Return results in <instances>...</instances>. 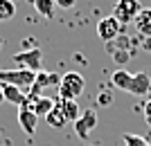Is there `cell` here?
<instances>
[{"label":"cell","mask_w":151,"mask_h":146,"mask_svg":"<svg viewBox=\"0 0 151 146\" xmlns=\"http://www.w3.org/2000/svg\"><path fill=\"white\" fill-rule=\"evenodd\" d=\"M83 90H86V79L79 72H65L61 76V83H59V99L75 101L77 97L83 95Z\"/></svg>","instance_id":"obj_1"},{"label":"cell","mask_w":151,"mask_h":146,"mask_svg":"<svg viewBox=\"0 0 151 146\" xmlns=\"http://www.w3.org/2000/svg\"><path fill=\"white\" fill-rule=\"evenodd\" d=\"M34 81H36V72H32V70H20V68L0 70V83L16 85V88H20L23 92L34 88Z\"/></svg>","instance_id":"obj_2"},{"label":"cell","mask_w":151,"mask_h":146,"mask_svg":"<svg viewBox=\"0 0 151 146\" xmlns=\"http://www.w3.org/2000/svg\"><path fill=\"white\" fill-rule=\"evenodd\" d=\"M12 61L18 65L20 70H32V72H41L43 65V52L41 47H32V50H23L18 54H14Z\"/></svg>","instance_id":"obj_3"},{"label":"cell","mask_w":151,"mask_h":146,"mask_svg":"<svg viewBox=\"0 0 151 146\" xmlns=\"http://www.w3.org/2000/svg\"><path fill=\"white\" fill-rule=\"evenodd\" d=\"M140 11H142V5L138 0H117L115 9H113V16L120 20L122 25H126V23H133Z\"/></svg>","instance_id":"obj_4"},{"label":"cell","mask_w":151,"mask_h":146,"mask_svg":"<svg viewBox=\"0 0 151 146\" xmlns=\"http://www.w3.org/2000/svg\"><path fill=\"white\" fill-rule=\"evenodd\" d=\"M122 34V23L115 16H106L97 23V36L104 41V43H113L115 38Z\"/></svg>","instance_id":"obj_5"},{"label":"cell","mask_w":151,"mask_h":146,"mask_svg":"<svg viewBox=\"0 0 151 146\" xmlns=\"http://www.w3.org/2000/svg\"><path fill=\"white\" fill-rule=\"evenodd\" d=\"M95 126H97V113H95L93 108L83 110V113L79 115V119L75 121V133H77V137H88V135L95 130Z\"/></svg>","instance_id":"obj_6"},{"label":"cell","mask_w":151,"mask_h":146,"mask_svg":"<svg viewBox=\"0 0 151 146\" xmlns=\"http://www.w3.org/2000/svg\"><path fill=\"white\" fill-rule=\"evenodd\" d=\"M27 101H29V108L34 110L38 119H45L47 113H50L54 106H57V99H52V97H38V95H27Z\"/></svg>","instance_id":"obj_7"},{"label":"cell","mask_w":151,"mask_h":146,"mask_svg":"<svg viewBox=\"0 0 151 146\" xmlns=\"http://www.w3.org/2000/svg\"><path fill=\"white\" fill-rule=\"evenodd\" d=\"M61 83V74H57V72H36V81H34V88L29 90L32 95H38L43 88H50V85H57Z\"/></svg>","instance_id":"obj_8"},{"label":"cell","mask_w":151,"mask_h":146,"mask_svg":"<svg viewBox=\"0 0 151 146\" xmlns=\"http://www.w3.org/2000/svg\"><path fill=\"white\" fill-rule=\"evenodd\" d=\"M18 124H20V128H23V133H25L27 137H32V135L36 133L38 117L34 115L32 108H18Z\"/></svg>","instance_id":"obj_9"},{"label":"cell","mask_w":151,"mask_h":146,"mask_svg":"<svg viewBox=\"0 0 151 146\" xmlns=\"http://www.w3.org/2000/svg\"><path fill=\"white\" fill-rule=\"evenodd\" d=\"M2 90H5V101L14 103L18 108H29V101H27V95L16 85H9V83H2Z\"/></svg>","instance_id":"obj_10"},{"label":"cell","mask_w":151,"mask_h":146,"mask_svg":"<svg viewBox=\"0 0 151 146\" xmlns=\"http://www.w3.org/2000/svg\"><path fill=\"white\" fill-rule=\"evenodd\" d=\"M149 90H151V76L147 74V72H138V74H133L131 85H129V92H131V95L145 97Z\"/></svg>","instance_id":"obj_11"},{"label":"cell","mask_w":151,"mask_h":146,"mask_svg":"<svg viewBox=\"0 0 151 146\" xmlns=\"http://www.w3.org/2000/svg\"><path fill=\"white\" fill-rule=\"evenodd\" d=\"M133 25H135V29H138L145 38H151V9L149 7H142V11L135 16Z\"/></svg>","instance_id":"obj_12"},{"label":"cell","mask_w":151,"mask_h":146,"mask_svg":"<svg viewBox=\"0 0 151 146\" xmlns=\"http://www.w3.org/2000/svg\"><path fill=\"white\" fill-rule=\"evenodd\" d=\"M57 106H59V110L63 113V117L68 119V124H70V121L75 124V121L79 119V115H81L77 101H70V99H57Z\"/></svg>","instance_id":"obj_13"},{"label":"cell","mask_w":151,"mask_h":146,"mask_svg":"<svg viewBox=\"0 0 151 146\" xmlns=\"http://www.w3.org/2000/svg\"><path fill=\"white\" fill-rule=\"evenodd\" d=\"M131 79H133V74H131V72H126V70H122V68H120V70H115V72H113V76H111V83H113V88L129 92Z\"/></svg>","instance_id":"obj_14"},{"label":"cell","mask_w":151,"mask_h":146,"mask_svg":"<svg viewBox=\"0 0 151 146\" xmlns=\"http://www.w3.org/2000/svg\"><path fill=\"white\" fill-rule=\"evenodd\" d=\"M45 121H47V126H52V128H65V124H68V119L63 117V113L59 110V106H54V108L47 113Z\"/></svg>","instance_id":"obj_15"},{"label":"cell","mask_w":151,"mask_h":146,"mask_svg":"<svg viewBox=\"0 0 151 146\" xmlns=\"http://www.w3.org/2000/svg\"><path fill=\"white\" fill-rule=\"evenodd\" d=\"M54 0H34V9H36L43 18H52L54 16Z\"/></svg>","instance_id":"obj_16"},{"label":"cell","mask_w":151,"mask_h":146,"mask_svg":"<svg viewBox=\"0 0 151 146\" xmlns=\"http://www.w3.org/2000/svg\"><path fill=\"white\" fill-rule=\"evenodd\" d=\"M16 16V2L14 0H0V20H12Z\"/></svg>","instance_id":"obj_17"},{"label":"cell","mask_w":151,"mask_h":146,"mask_svg":"<svg viewBox=\"0 0 151 146\" xmlns=\"http://www.w3.org/2000/svg\"><path fill=\"white\" fill-rule=\"evenodd\" d=\"M122 142H124V146H149V142H147L145 137L133 135V133H124L122 135Z\"/></svg>","instance_id":"obj_18"},{"label":"cell","mask_w":151,"mask_h":146,"mask_svg":"<svg viewBox=\"0 0 151 146\" xmlns=\"http://www.w3.org/2000/svg\"><path fill=\"white\" fill-rule=\"evenodd\" d=\"M75 2H77V0H54V5L61 7V9H72Z\"/></svg>","instance_id":"obj_19"},{"label":"cell","mask_w":151,"mask_h":146,"mask_svg":"<svg viewBox=\"0 0 151 146\" xmlns=\"http://www.w3.org/2000/svg\"><path fill=\"white\" fill-rule=\"evenodd\" d=\"M97 103H99V106H108V103H111V95H108V92H104V95H99V99H97Z\"/></svg>","instance_id":"obj_20"},{"label":"cell","mask_w":151,"mask_h":146,"mask_svg":"<svg viewBox=\"0 0 151 146\" xmlns=\"http://www.w3.org/2000/svg\"><path fill=\"white\" fill-rule=\"evenodd\" d=\"M145 119L151 124V99H149V101H145Z\"/></svg>","instance_id":"obj_21"},{"label":"cell","mask_w":151,"mask_h":146,"mask_svg":"<svg viewBox=\"0 0 151 146\" xmlns=\"http://www.w3.org/2000/svg\"><path fill=\"white\" fill-rule=\"evenodd\" d=\"M2 103H7V101H5V90H2V83H0V106H2Z\"/></svg>","instance_id":"obj_22"},{"label":"cell","mask_w":151,"mask_h":146,"mask_svg":"<svg viewBox=\"0 0 151 146\" xmlns=\"http://www.w3.org/2000/svg\"><path fill=\"white\" fill-rule=\"evenodd\" d=\"M145 50L151 52V38H145Z\"/></svg>","instance_id":"obj_23"},{"label":"cell","mask_w":151,"mask_h":146,"mask_svg":"<svg viewBox=\"0 0 151 146\" xmlns=\"http://www.w3.org/2000/svg\"><path fill=\"white\" fill-rule=\"evenodd\" d=\"M149 146H151V144H149Z\"/></svg>","instance_id":"obj_24"}]
</instances>
